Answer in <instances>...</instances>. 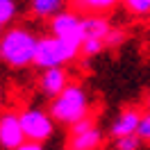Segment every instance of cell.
<instances>
[{"label":"cell","mask_w":150,"mask_h":150,"mask_svg":"<svg viewBox=\"0 0 150 150\" xmlns=\"http://www.w3.org/2000/svg\"><path fill=\"white\" fill-rule=\"evenodd\" d=\"M37 46H39V37L30 28L9 25L0 34V62H5L11 68L34 66Z\"/></svg>","instance_id":"obj_1"},{"label":"cell","mask_w":150,"mask_h":150,"mask_svg":"<svg viewBox=\"0 0 150 150\" xmlns=\"http://www.w3.org/2000/svg\"><path fill=\"white\" fill-rule=\"evenodd\" d=\"M48 112L52 114L59 125H75L86 116H91V98L86 93V89L80 82H71L59 96L50 100Z\"/></svg>","instance_id":"obj_2"},{"label":"cell","mask_w":150,"mask_h":150,"mask_svg":"<svg viewBox=\"0 0 150 150\" xmlns=\"http://www.w3.org/2000/svg\"><path fill=\"white\" fill-rule=\"evenodd\" d=\"M80 55H82V46L48 34V37H39L34 66H37L39 71L52 68V66H66V64H71V62H75Z\"/></svg>","instance_id":"obj_3"},{"label":"cell","mask_w":150,"mask_h":150,"mask_svg":"<svg viewBox=\"0 0 150 150\" xmlns=\"http://www.w3.org/2000/svg\"><path fill=\"white\" fill-rule=\"evenodd\" d=\"M18 114H21V125H23V132H25V139L46 143L55 134L57 121L52 118L50 112L41 109V107H25Z\"/></svg>","instance_id":"obj_4"},{"label":"cell","mask_w":150,"mask_h":150,"mask_svg":"<svg viewBox=\"0 0 150 150\" xmlns=\"http://www.w3.org/2000/svg\"><path fill=\"white\" fill-rule=\"evenodd\" d=\"M48 30L52 37L82 46L84 43V14H80L77 9H64L48 21Z\"/></svg>","instance_id":"obj_5"},{"label":"cell","mask_w":150,"mask_h":150,"mask_svg":"<svg viewBox=\"0 0 150 150\" xmlns=\"http://www.w3.org/2000/svg\"><path fill=\"white\" fill-rule=\"evenodd\" d=\"M105 141L103 130L96 125L93 116H86L82 121L71 125L68 134V150H98Z\"/></svg>","instance_id":"obj_6"},{"label":"cell","mask_w":150,"mask_h":150,"mask_svg":"<svg viewBox=\"0 0 150 150\" xmlns=\"http://www.w3.org/2000/svg\"><path fill=\"white\" fill-rule=\"evenodd\" d=\"M25 139V132L21 125V114L16 112H0V148L16 150Z\"/></svg>","instance_id":"obj_7"},{"label":"cell","mask_w":150,"mask_h":150,"mask_svg":"<svg viewBox=\"0 0 150 150\" xmlns=\"http://www.w3.org/2000/svg\"><path fill=\"white\" fill-rule=\"evenodd\" d=\"M71 84V75L66 71V66H52V68H43L39 75V91L46 98H55Z\"/></svg>","instance_id":"obj_8"},{"label":"cell","mask_w":150,"mask_h":150,"mask_svg":"<svg viewBox=\"0 0 150 150\" xmlns=\"http://www.w3.org/2000/svg\"><path fill=\"white\" fill-rule=\"evenodd\" d=\"M141 116H143V112H141L139 107H125V109L114 118V123L109 125V134H112L114 139L127 137V134H137Z\"/></svg>","instance_id":"obj_9"},{"label":"cell","mask_w":150,"mask_h":150,"mask_svg":"<svg viewBox=\"0 0 150 150\" xmlns=\"http://www.w3.org/2000/svg\"><path fill=\"white\" fill-rule=\"evenodd\" d=\"M64 9H68V0H30V14L37 21H50Z\"/></svg>","instance_id":"obj_10"},{"label":"cell","mask_w":150,"mask_h":150,"mask_svg":"<svg viewBox=\"0 0 150 150\" xmlns=\"http://www.w3.org/2000/svg\"><path fill=\"white\" fill-rule=\"evenodd\" d=\"M118 5H123V0H73V9H77L80 14H109Z\"/></svg>","instance_id":"obj_11"},{"label":"cell","mask_w":150,"mask_h":150,"mask_svg":"<svg viewBox=\"0 0 150 150\" xmlns=\"http://www.w3.org/2000/svg\"><path fill=\"white\" fill-rule=\"evenodd\" d=\"M112 23L105 18V14H86L84 16V37H98L107 39V34L112 32Z\"/></svg>","instance_id":"obj_12"},{"label":"cell","mask_w":150,"mask_h":150,"mask_svg":"<svg viewBox=\"0 0 150 150\" xmlns=\"http://www.w3.org/2000/svg\"><path fill=\"white\" fill-rule=\"evenodd\" d=\"M16 14H18L16 0H0V32L7 30L11 23H14Z\"/></svg>","instance_id":"obj_13"},{"label":"cell","mask_w":150,"mask_h":150,"mask_svg":"<svg viewBox=\"0 0 150 150\" xmlns=\"http://www.w3.org/2000/svg\"><path fill=\"white\" fill-rule=\"evenodd\" d=\"M107 43L105 39H98V37H84V43H82V57H96L100 55Z\"/></svg>","instance_id":"obj_14"},{"label":"cell","mask_w":150,"mask_h":150,"mask_svg":"<svg viewBox=\"0 0 150 150\" xmlns=\"http://www.w3.org/2000/svg\"><path fill=\"white\" fill-rule=\"evenodd\" d=\"M123 7L130 11L132 16H148L150 14V0H123Z\"/></svg>","instance_id":"obj_15"},{"label":"cell","mask_w":150,"mask_h":150,"mask_svg":"<svg viewBox=\"0 0 150 150\" xmlns=\"http://www.w3.org/2000/svg\"><path fill=\"white\" fill-rule=\"evenodd\" d=\"M141 137L139 134H127V137H118L114 141V148L116 150H139L141 148Z\"/></svg>","instance_id":"obj_16"},{"label":"cell","mask_w":150,"mask_h":150,"mask_svg":"<svg viewBox=\"0 0 150 150\" xmlns=\"http://www.w3.org/2000/svg\"><path fill=\"white\" fill-rule=\"evenodd\" d=\"M137 134L141 137V141H143V143H150V109H146V112H143Z\"/></svg>","instance_id":"obj_17"},{"label":"cell","mask_w":150,"mask_h":150,"mask_svg":"<svg viewBox=\"0 0 150 150\" xmlns=\"http://www.w3.org/2000/svg\"><path fill=\"white\" fill-rule=\"evenodd\" d=\"M125 30H121V28H112V32L107 34V39H105V43H107V48H118L125 41Z\"/></svg>","instance_id":"obj_18"},{"label":"cell","mask_w":150,"mask_h":150,"mask_svg":"<svg viewBox=\"0 0 150 150\" xmlns=\"http://www.w3.org/2000/svg\"><path fill=\"white\" fill-rule=\"evenodd\" d=\"M16 150H43V143H39V141H23V143H21L18 148Z\"/></svg>","instance_id":"obj_19"},{"label":"cell","mask_w":150,"mask_h":150,"mask_svg":"<svg viewBox=\"0 0 150 150\" xmlns=\"http://www.w3.org/2000/svg\"><path fill=\"white\" fill-rule=\"evenodd\" d=\"M146 109H150V93H148V98H146Z\"/></svg>","instance_id":"obj_20"},{"label":"cell","mask_w":150,"mask_h":150,"mask_svg":"<svg viewBox=\"0 0 150 150\" xmlns=\"http://www.w3.org/2000/svg\"><path fill=\"white\" fill-rule=\"evenodd\" d=\"M0 105H2V91H0Z\"/></svg>","instance_id":"obj_21"},{"label":"cell","mask_w":150,"mask_h":150,"mask_svg":"<svg viewBox=\"0 0 150 150\" xmlns=\"http://www.w3.org/2000/svg\"><path fill=\"white\" fill-rule=\"evenodd\" d=\"M0 34H2V32H0Z\"/></svg>","instance_id":"obj_22"}]
</instances>
